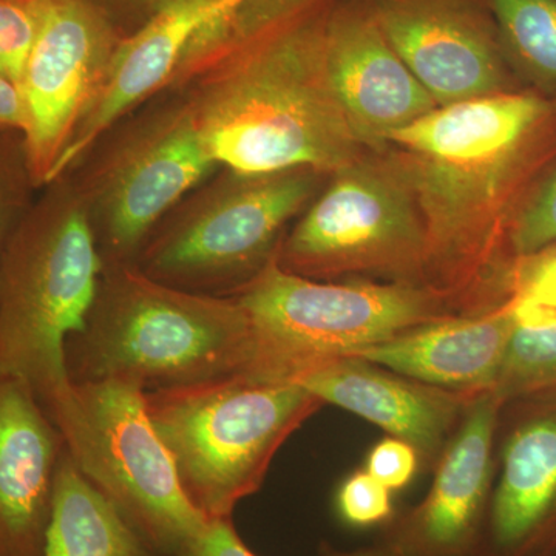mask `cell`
I'll use <instances>...</instances> for the list:
<instances>
[{"instance_id":"8fae6325","label":"cell","mask_w":556,"mask_h":556,"mask_svg":"<svg viewBox=\"0 0 556 556\" xmlns=\"http://www.w3.org/2000/svg\"><path fill=\"white\" fill-rule=\"evenodd\" d=\"M123 38L94 0H43L21 90L33 177L46 188L97 98Z\"/></svg>"},{"instance_id":"2e32d148","label":"cell","mask_w":556,"mask_h":556,"mask_svg":"<svg viewBox=\"0 0 556 556\" xmlns=\"http://www.w3.org/2000/svg\"><path fill=\"white\" fill-rule=\"evenodd\" d=\"M211 3L169 0L137 30L121 38L100 91L53 179L65 174L105 131L170 86L190 40L206 24Z\"/></svg>"},{"instance_id":"ac0fdd59","label":"cell","mask_w":556,"mask_h":556,"mask_svg":"<svg viewBox=\"0 0 556 556\" xmlns=\"http://www.w3.org/2000/svg\"><path fill=\"white\" fill-rule=\"evenodd\" d=\"M294 382L324 404L361 416L427 457L438 455L467 401L466 394L426 386L356 357L329 362Z\"/></svg>"},{"instance_id":"e0dca14e","label":"cell","mask_w":556,"mask_h":556,"mask_svg":"<svg viewBox=\"0 0 556 556\" xmlns=\"http://www.w3.org/2000/svg\"><path fill=\"white\" fill-rule=\"evenodd\" d=\"M514 328L511 302L475 316H448L408 329L350 357L426 386L477 396L492 391Z\"/></svg>"},{"instance_id":"ffe728a7","label":"cell","mask_w":556,"mask_h":556,"mask_svg":"<svg viewBox=\"0 0 556 556\" xmlns=\"http://www.w3.org/2000/svg\"><path fill=\"white\" fill-rule=\"evenodd\" d=\"M43 556H161L84 478L64 448Z\"/></svg>"},{"instance_id":"f1b7e54d","label":"cell","mask_w":556,"mask_h":556,"mask_svg":"<svg viewBox=\"0 0 556 556\" xmlns=\"http://www.w3.org/2000/svg\"><path fill=\"white\" fill-rule=\"evenodd\" d=\"M526 258L518 273L515 300L556 308V244Z\"/></svg>"},{"instance_id":"484cf974","label":"cell","mask_w":556,"mask_h":556,"mask_svg":"<svg viewBox=\"0 0 556 556\" xmlns=\"http://www.w3.org/2000/svg\"><path fill=\"white\" fill-rule=\"evenodd\" d=\"M556 241V172L538 190L511 230V248L526 258Z\"/></svg>"},{"instance_id":"d6986e66","label":"cell","mask_w":556,"mask_h":556,"mask_svg":"<svg viewBox=\"0 0 556 556\" xmlns=\"http://www.w3.org/2000/svg\"><path fill=\"white\" fill-rule=\"evenodd\" d=\"M556 514V415L533 417L504 448L492 507V535L501 552L535 540Z\"/></svg>"},{"instance_id":"83f0119b","label":"cell","mask_w":556,"mask_h":556,"mask_svg":"<svg viewBox=\"0 0 556 556\" xmlns=\"http://www.w3.org/2000/svg\"><path fill=\"white\" fill-rule=\"evenodd\" d=\"M177 556H257L243 543L232 518L212 519L203 532L189 541ZM351 556H402L393 547Z\"/></svg>"},{"instance_id":"5b68a950","label":"cell","mask_w":556,"mask_h":556,"mask_svg":"<svg viewBox=\"0 0 556 556\" xmlns=\"http://www.w3.org/2000/svg\"><path fill=\"white\" fill-rule=\"evenodd\" d=\"M324 402L298 382L244 375L146 391V409L179 484L212 519L257 492L277 450Z\"/></svg>"},{"instance_id":"cb8c5ba5","label":"cell","mask_w":556,"mask_h":556,"mask_svg":"<svg viewBox=\"0 0 556 556\" xmlns=\"http://www.w3.org/2000/svg\"><path fill=\"white\" fill-rule=\"evenodd\" d=\"M43 0H0V73L21 87L38 39Z\"/></svg>"},{"instance_id":"6da1fadb","label":"cell","mask_w":556,"mask_h":556,"mask_svg":"<svg viewBox=\"0 0 556 556\" xmlns=\"http://www.w3.org/2000/svg\"><path fill=\"white\" fill-rule=\"evenodd\" d=\"M332 3L247 0L190 40L167 89L188 102L219 166L331 175L365 155L329 84Z\"/></svg>"},{"instance_id":"603a6c76","label":"cell","mask_w":556,"mask_h":556,"mask_svg":"<svg viewBox=\"0 0 556 556\" xmlns=\"http://www.w3.org/2000/svg\"><path fill=\"white\" fill-rule=\"evenodd\" d=\"M38 190L24 134L0 130V254Z\"/></svg>"},{"instance_id":"7c38bea8","label":"cell","mask_w":556,"mask_h":556,"mask_svg":"<svg viewBox=\"0 0 556 556\" xmlns=\"http://www.w3.org/2000/svg\"><path fill=\"white\" fill-rule=\"evenodd\" d=\"M364 2L438 108L503 93L507 58L489 0Z\"/></svg>"},{"instance_id":"7402d4cb","label":"cell","mask_w":556,"mask_h":556,"mask_svg":"<svg viewBox=\"0 0 556 556\" xmlns=\"http://www.w3.org/2000/svg\"><path fill=\"white\" fill-rule=\"evenodd\" d=\"M507 61L556 87V0H489Z\"/></svg>"},{"instance_id":"d4e9b609","label":"cell","mask_w":556,"mask_h":556,"mask_svg":"<svg viewBox=\"0 0 556 556\" xmlns=\"http://www.w3.org/2000/svg\"><path fill=\"white\" fill-rule=\"evenodd\" d=\"M336 506L346 525L369 527L387 521L393 514L391 490L368 471L351 475L340 485Z\"/></svg>"},{"instance_id":"f546056e","label":"cell","mask_w":556,"mask_h":556,"mask_svg":"<svg viewBox=\"0 0 556 556\" xmlns=\"http://www.w3.org/2000/svg\"><path fill=\"white\" fill-rule=\"evenodd\" d=\"M108 13L121 35L137 30L169 0H94Z\"/></svg>"},{"instance_id":"9c48e42d","label":"cell","mask_w":556,"mask_h":556,"mask_svg":"<svg viewBox=\"0 0 556 556\" xmlns=\"http://www.w3.org/2000/svg\"><path fill=\"white\" fill-rule=\"evenodd\" d=\"M84 478L156 554L177 556L208 519L190 503L146 409L126 379L72 383L43 407Z\"/></svg>"},{"instance_id":"9a60e30c","label":"cell","mask_w":556,"mask_h":556,"mask_svg":"<svg viewBox=\"0 0 556 556\" xmlns=\"http://www.w3.org/2000/svg\"><path fill=\"white\" fill-rule=\"evenodd\" d=\"M500 405L492 391L468 402L427 500L409 515L391 546L402 556H463L473 546L489 492Z\"/></svg>"},{"instance_id":"277c9868","label":"cell","mask_w":556,"mask_h":556,"mask_svg":"<svg viewBox=\"0 0 556 556\" xmlns=\"http://www.w3.org/2000/svg\"><path fill=\"white\" fill-rule=\"evenodd\" d=\"M104 268L79 190L60 175L0 254V376L25 380L42 407L70 387L65 342L83 328Z\"/></svg>"},{"instance_id":"5bb4252c","label":"cell","mask_w":556,"mask_h":556,"mask_svg":"<svg viewBox=\"0 0 556 556\" xmlns=\"http://www.w3.org/2000/svg\"><path fill=\"white\" fill-rule=\"evenodd\" d=\"M64 448L31 387L0 376V556H43Z\"/></svg>"},{"instance_id":"30bf717a","label":"cell","mask_w":556,"mask_h":556,"mask_svg":"<svg viewBox=\"0 0 556 556\" xmlns=\"http://www.w3.org/2000/svg\"><path fill=\"white\" fill-rule=\"evenodd\" d=\"M329 177L281 240L278 265L320 281L345 274L426 280V223L396 153H365Z\"/></svg>"},{"instance_id":"7a4b0ae2","label":"cell","mask_w":556,"mask_h":556,"mask_svg":"<svg viewBox=\"0 0 556 556\" xmlns=\"http://www.w3.org/2000/svg\"><path fill=\"white\" fill-rule=\"evenodd\" d=\"M547 113L536 94L503 91L441 105L388 141L426 223L427 285L453 309L481 287L508 182Z\"/></svg>"},{"instance_id":"44dd1931","label":"cell","mask_w":556,"mask_h":556,"mask_svg":"<svg viewBox=\"0 0 556 556\" xmlns=\"http://www.w3.org/2000/svg\"><path fill=\"white\" fill-rule=\"evenodd\" d=\"M514 328L492 393L501 402L556 383V308L511 300Z\"/></svg>"},{"instance_id":"4dcf8cb0","label":"cell","mask_w":556,"mask_h":556,"mask_svg":"<svg viewBox=\"0 0 556 556\" xmlns=\"http://www.w3.org/2000/svg\"><path fill=\"white\" fill-rule=\"evenodd\" d=\"M27 113L21 87L0 73V130H16L25 134Z\"/></svg>"},{"instance_id":"ba28073f","label":"cell","mask_w":556,"mask_h":556,"mask_svg":"<svg viewBox=\"0 0 556 556\" xmlns=\"http://www.w3.org/2000/svg\"><path fill=\"white\" fill-rule=\"evenodd\" d=\"M219 167L188 102L167 89L105 131L65 174L104 265H135L161 219Z\"/></svg>"},{"instance_id":"1f68e13d","label":"cell","mask_w":556,"mask_h":556,"mask_svg":"<svg viewBox=\"0 0 556 556\" xmlns=\"http://www.w3.org/2000/svg\"><path fill=\"white\" fill-rule=\"evenodd\" d=\"M244 2H247V0H212L206 24L201 28H211L222 24L223 21L232 16Z\"/></svg>"},{"instance_id":"4316f807","label":"cell","mask_w":556,"mask_h":556,"mask_svg":"<svg viewBox=\"0 0 556 556\" xmlns=\"http://www.w3.org/2000/svg\"><path fill=\"white\" fill-rule=\"evenodd\" d=\"M419 466V453L408 442L399 438H387L380 441L369 453L367 471L380 484L393 490L407 486L415 478Z\"/></svg>"},{"instance_id":"8992f818","label":"cell","mask_w":556,"mask_h":556,"mask_svg":"<svg viewBox=\"0 0 556 556\" xmlns=\"http://www.w3.org/2000/svg\"><path fill=\"white\" fill-rule=\"evenodd\" d=\"M247 311L254 358L247 376L289 380L438 318L459 316L427 283H325L270 260L233 292Z\"/></svg>"},{"instance_id":"52a82bcc","label":"cell","mask_w":556,"mask_h":556,"mask_svg":"<svg viewBox=\"0 0 556 556\" xmlns=\"http://www.w3.org/2000/svg\"><path fill=\"white\" fill-rule=\"evenodd\" d=\"M325 177L313 169L243 174L222 166L161 219L135 266L182 291L232 295L276 257L285 229Z\"/></svg>"},{"instance_id":"3957f363","label":"cell","mask_w":556,"mask_h":556,"mask_svg":"<svg viewBox=\"0 0 556 556\" xmlns=\"http://www.w3.org/2000/svg\"><path fill=\"white\" fill-rule=\"evenodd\" d=\"M251 321L233 295L182 291L109 265L83 328L65 342L72 383L126 379L146 391L248 375Z\"/></svg>"},{"instance_id":"4fadbf2b","label":"cell","mask_w":556,"mask_h":556,"mask_svg":"<svg viewBox=\"0 0 556 556\" xmlns=\"http://www.w3.org/2000/svg\"><path fill=\"white\" fill-rule=\"evenodd\" d=\"M327 70L348 123L372 152H382L391 135L438 108L390 46L364 0L332 3Z\"/></svg>"}]
</instances>
